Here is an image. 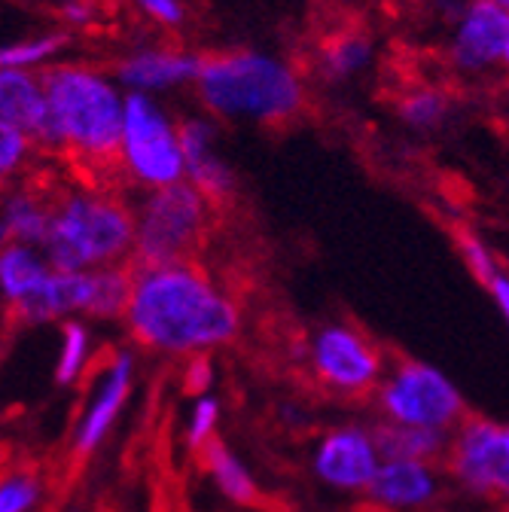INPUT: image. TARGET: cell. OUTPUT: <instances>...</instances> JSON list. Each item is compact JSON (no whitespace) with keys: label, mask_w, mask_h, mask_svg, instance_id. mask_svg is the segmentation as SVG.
Listing matches in <instances>:
<instances>
[{"label":"cell","mask_w":509,"mask_h":512,"mask_svg":"<svg viewBox=\"0 0 509 512\" xmlns=\"http://www.w3.org/2000/svg\"><path fill=\"white\" fill-rule=\"evenodd\" d=\"M125 324L138 345L196 357L235 342L241 333V311L199 266H135V293L125 311Z\"/></svg>","instance_id":"1"},{"label":"cell","mask_w":509,"mask_h":512,"mask_svg":"<svg viewBox=\"0 0 509 512\" xmlns=\"http://www.w3.org/2000/svg\"><path fill=\"white\" fill-rule=\"evenodd\" d=\"M49 113L61 138V153L89 177V189H101L125 177L122 125L125 98L92 68L61 64L40 71Z\"/></svg>","instance_id":"2"},{"label":"cell","mask_w":509,"mask_h":512,"mask_svg":"<svg viewBox=\"0 0 509 512\" xmlns=\"http://www.w3.org/2000/svg\"><path fill=\"white\" fill-rule=\"evenodd\" d=\"M196 89L211 116L257 125H287L308 104L302 74L287 58L263 49L205 55Z\"/></svg>","instance_id":"3"},{"label":"cell","mask_w":509,"mask_h":512,"mask_svg":"<svg viewBox=\"0 0 509 512\" xmlns=\"http://www.w3.org/2000/svg\"><path fill=\"white\" fill-rule=\"evenodd\" d=\"M55 272H95L132 260L135 211L104 189L61 192L46 238Z\"/></svg>","instance_id":"4"},{"label":"cell","mask_w":509,"mask_h":512,"mask_svg":"<svg viewBox=\"0 0 509 512\" xmlns=\"http://www.w3.org/2000/svg\"><path fill=\"white\" fill-rule=\"evenodd\" d=\"M208 223L211 205L189 180L150 189L135 214L132 263L138 269L193 263L208 238Z\"/></svg>","instance_id":"5"},{"label":"cell","mask_w":509,"mask_h":512,"mask_svg":"<svg viewBox=\"0 0 509 512\" xmlns=\"http://www.w3.org/2000/svg\"><path fill=\"white\" fill-rule=\"evenodd\" d=\"M122 168L138 186L162 189L186 180V159L180 147V125L144 92L125 98L122 125Z\"/></svg>","instance_id":"6"},{"label":"cell","mask_w":509,"mask_h":512,"mask_svg":"<svg viewBox=\"0 0 509 512\" xmlns=\"http://www.w3.org/2000/svg\"><path fill=\"white\" fill-rule=\"evenodd\" d=\"M378 409L388 421L433 430H452L467 421V403L455 381L421 360H403L381 378Z\"/></svg>","instance_id":"7"},{"label":"cell","mask_w":509,"mask_h":512,"mask_svg":"<svg viewBox=\"0 0 509 512\" xmlns=\"http://www.w3.org/2000/svg\"><path fill=\"white\" fill-rule=\"evenodd\" d=\"M308 354L314 375L336 394L363 397L378 388L385 372L378 348L348 324L321 327L308 345Z\"/></svg>","instance_id":"8"},{"label":"cell","mask_w":509,"mask_h":512,"mask_svg":"<svg viewBox=\"0 0 509 512\" xmlns=\"http://www.w3.org/2000/svg\"><path fill=\"white\" fill-rule=\"evenodd\" d=\"M449 467L470 494L509 500V424L467 418L452 436Z\"/></svg>","instance_id":"9"},{"label":"cell","mask_w":509,"mask_h":512,"mask_svg":"<svg viewBox=\"0 0 509 512\" xmlns=\"http://www.w3.org/2000/svg\"><path fill=\"white\" fill-rule=\"evenodd\" d=\"M509 46V13L491 0H467L461 19L452 25L445 58L461 77H485L503 68Z\"/></svg>","instance_id":"10"},{"label":"cell","mask_w":509,"mask_h":512,"mask_svg":"<svg viewBox=\"0 0 509 512\" xmlns=\"http://www.w3.org/2000/svg\"><path fill=\"white\" fill-rule=\"evenodd\" d=\"M381 467V452L369 427L345 424L317 442L311 470L336 491H366Z\"/></svg>","instance_id":"11"},{"label":"cell","mask_w":509,"mask_h":512,"mask_svg":"<svg viewBox=\"0 0 509 512\" xmlns=\"http://www.w3.org/2000/svg\"><path fill=\"white\" fill-rule=\"evenodd\" d=\"M180 147L186 159V180L193 183L205 202L211 208H220L235 199V171L229 162L214 150L217 147V125L214 119L196 116V119H183L180 122Z\"/></svg>","instance_id":"12"},{"label":"cell","mask_w":509,"mask_h":512,"mask_svg":"<svg viewBox=\"0 0 509 512\" xmlns=\"http://www.w3.org/2000/svg\"><path fill=\"white\" fill-rule=\"evenodd\" d=\"M0 119L28 135L37 150L61 153V138L55 132L40 74L34 77L19 68H0Z\"/></svg>","instance_id":"13"},{"label":"cell","mask_w":509,"mask_h":512,"mask_svg":"<svg viewBox=\"0 0 509 512\" xmlns=\"http://www.w3.org/2000/svg\"><path fill=\"white\" fill-rule=\"evenodd\" d=\"M442 491L439 473L427 461H381L366 494L385 509H424Z\"/></svg>","instance_id":"14"},{"label":"cell","mask_w":509,"mask_h":512,"mask_svg":"<svg viewBox=\"0 0 509 512\" xmlns=\"http://www.w3.org/2000/svg\"><path fill=\"white\" fill-rule=\"evenodd\" d=\"M202 71V55L180 49H144L119 61V80L135 92H159L183 83H196Z\"/></svg>","instance_id":"15"},{"label":"cell","mask_w":509,"mask_h":512,"mask_svg":"<svg viewBox=\"0 0 509 512\" xmlns=\"http://www.w3.org/2000/svg\"><path fill=\"white\" fill-rule=\"evenodd\" d=\"M375 61V43L366 31L348 28L330 34L314 55V74L327 86H345L366 74Z\"/></svg>","instance_id":"16"},{"label":"cell","mask_w":509,"mask_h":512,"mask_svg":"<svg viewBox=\"0 0 509 512\" xmlns=\"http://www.w3.org/2000/svg\"><path fill=\"white\" fill-rule=\"evenodd\" d=\"M129 391H132V357L129 354H116L98 397L92 400V406H89V412L83 418V427H80V436H77V452L89 455L101 445V439L113 427L116 415L122 412Z\"/></svg>","instance_id":"17"},{"label":"cell","mask_w":509,"mask_h":512,"mask_svg":"<svg viewBox=\"0 0 509 512\" xmlns=\"http://www.w3.org/2000/svg\"><path fill=\"white\" fill-rule=\"evenodd\" d=\"M372 436L381 452V461H427V464H433L436 458L449 455V448H452L449 430L412 427V424H397V421L375 424Z\"/></svg>","instance_id":"18"},{"label":"cell","mask_w":509,"mask_h":512,"mask_svg":"<svg viewBox=\"0 0 509 512\" xmlns=\"http://www.w3.org/2000/svg\"><path fill=\"white\" fill-rule=\"evenodd\" d=\"M202 461H205V470L208 476L214 479V485L220 488V494L238 506H250L260 500V488H257V479L250 476L247 464L232 455V448L223 445L220 439H211L205 448H202Z\"/></svg>","instance_id":"19"},{"label":"cell","mask_w":509,"mask_h":512,"mask_svg":"<svg viewBox=\"0 0 509 512\" xmlns=\"http://www.w3.org/2000/svg\"><path fill=\"white\" fill-rule=\"evenodd\" d=\"M135 293V263L104 266L92 272V296L86 314L95 317H125Z\"/></svg>","instance_id":"20"},{"label":"cell","mask_w":509,"mask_h":512,"mask_svg":"<svg viewBox=\"0 0 509 512\" xmlns=\"http://www.w3.org/2000/svg\"><path fill=\"white\" fill-rule=\"evenodd\" d=\"M397 116L412 132H436V128L452 116V98L439 86H415L400 95Z\"/></svg>","instance_id":"21"},{"label":"cell","mask_w":509,"mask_h":512,"mask_svg":"<svg viewBox=\"0 0 509 512\" xmlns=\"http://www.w3.org/2000/svg\"><path fill=\"white\" fill-rule=\"evenodd\" d=\"M46 278H49V269L25 244H10L0 253V287H4L10 302L31 296Z\"/></svg>","instance_id":"22"},{"label":"cell","mask_w":509,"mask_h":512,"mask_svg":"<svg viewBox=\"0 0 509 512\" xmlns=\"http://www.w3.org/2000/svg\"><path fill=\"white\" fill-rule=\"evenodd\" d=\"M31 150L37 147L28 141V135H22L7 119H0V189L19 174V168H25Z\"/></svg>","instance_id":"23"},{"label":"cell","mask_w":509,"mask_h":512,"mask_svg":"<svg viewBox=\"0 0 509 512\" xmlns=\"http://www.w3.org/2000/svg\"><path fill=\"white\" fill-rule=\"evenodd\" d=\"M458 250H461L467 269L476 275L479 284H488V281L500 272V266H497V260H494V253H491V247H488L476 232L461 229V232H458Z\"/></svg>","instance_id":"24"},{"label":"cell","mask_w":509,"mask_h":512,"mask_svg":"<svg viewBox=\"0 0 509 512\" xmlns=\"http://www.w3.org/2000/svg\"><path fill=\"white\" fill-rule=\"evenodd\" d=\"M217 421H220V400L214 397H199L193 406V418H189V430H186V445L193 452H202V448L214 439L217 433Z\"/></svg>","instance_id":"25"},{"label":"cell","mask_w":509,"mask_h":512,"mask_svg":"<svg viewBox=\"0 0 509 512\" xmlns=\"http://www.w3.org/2000/svg\"><path fill=\"white\" fill-rule=\"evenodd\" d=\"M86 348H89V336L80 324H65V348H61V360H58V381L68 384L80 375L83 363H86Z\"/></svg>","instance_id":"26"},{"label":"cell","mask_w":509,"mask_h":512,"mask_svg":"<svg viewBox=\"0 0 509 512\" xmlns=\"http://www.w3.org/2000/svg\"><path fill=\"white\" fill-rule=\"evenodd\" d=\"M65 43H68L65 34H52L46 40H34V43H22V46H13V49H4V52H0V68H19V64L37 61V58L61 49Z\"/></svg>","instance_id":"27"},{"label":"cell","mask_w":509,"mask_h":512,"mask_svg":"<svg viewBox=\"0 0 509 512\" xmlns=\"http://www.w3.org/2000/svg\"><path fill=\"white\" fill-rule=\"evenodd\" d=\"M40 488L28 476H16L0 485V512H28L37 500Z\"/></svg>","instance_id":"28"},{"label":"cell","mask_w":509,"mask_h":512,"mask_svg":"<svg viewBox=\"0 0 509 512\" xmlns=\"http://www.w3.org/2000/svg\"><path fill=\"white\" fill-rule=\"evenodd\" d=\"M211 384H214V369H211L208 354L189 357L186 372H183V388H186L189 394H196V397H205V394L211 391Z\"/></svg>","instance_id":"29"},{"label":"cell","mask_w":509,"mask_h":512,"mask_svg":"<svg viewBox=\"0 0 509 512\" xmlns=\"http://www.w3.org/2000/svg\"><path fill=\"white\" fill-rule=\"evenodd\" d=\"M138 4L144 7L147 16H153L159 25H168V28H177L186 19V10L180 0H138Z\"/></svg>","instance_id":"30"},{"label":"cell","mask_w":509,"mask_h":512,"mask_svg":"<svg viewBox=\"0 0 509 512\" xmlns=\"http://www.w3.org/2000/svg\"><path fill=\"white\" fill-rule=\"evenodd\" d=\"M488 293H491V299H494V305L500 308V314H503V320L509 324V275L506 272H497L488 284Z\"/></svg>","instance_id":"31"},{"label":"cell","mask_w":509,"mask_h":512,"mask_svg":"<svg viewBox=\"0 0 509 512\" xmlns=\"http://www.w3.org/2000/svg\"><path fill=\"white\" fill-rule=\"evenodd\" d=\"M0 247H10V232H7L4 214H0Z\"/></svg>","instance_id":"32"},{"label":"cell","mask_w":509,"mask_h":512,"mask_svg":"<svg viewBox=\"0 0 509 512\" xmlns=\"http://www.w3.org/2000/svg\"><path fill=\"white\" fill-rule=\"evenodd\" d=\"M491 4H497V7H503L509 13V0H491Z\"/></svg>","instance_id":"33"},{"label":"cell","mask_w":509,"mask_h":512,"mask_svg":"<svg viewBox=\"0 0 509 512\" xmlns=\"http://www.w3.org/2000/svg\"><path fill=\"white\" fill-rule=\"evenodd\" d=\"M503 68L509 71V46H506V55H503Z\"/></svg>","instance_id":"34"}]
</instances>
